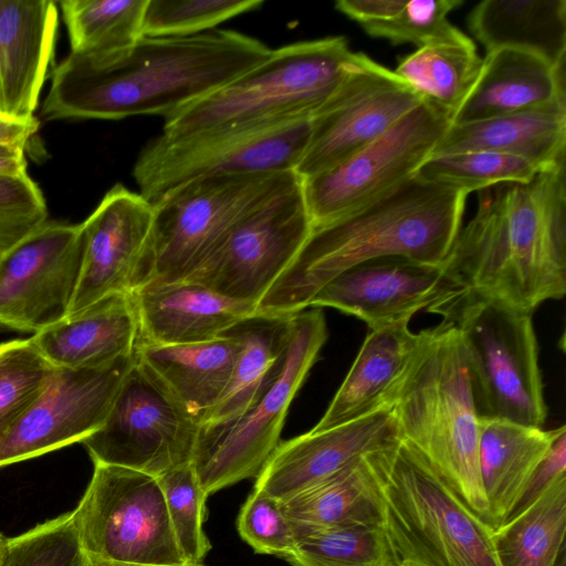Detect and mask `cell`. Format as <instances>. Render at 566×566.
<instances>
[{"label": "cell", "mask_w": 566, "mask_h": 566, "mask_svg": "<svg viewBox=\"0 0 566 566\" xmlns=\"http://www.w3.org/2000/svg\"><path fill=\"white\" fill-rule=\"evenodd\" d=\"M566 103L565 64L553 65L524 51L499 49L482 59L478 78L453 114L465 124Z\"/></svg>", "instance_id": "obj_23"}, {"label": "cell", "mask_w": 566, "mask_h": 566, "mask_svg": "<svg viewBox=\"0 0 566 566\" xmlns=\"http://www.w3.org/2000/svg\"><path fill=\"white\" fill-rule=\"evenodd\" d=\"M0 254H1V252H0Z\"/></svg>", "instance_id": "obj_49"}, {"label": "cell", "mask_w": 566, "mask_h": 566, "mask_svg": "<svg viewBox=\"0 0 566 566\" xmlns=\"http://www.w3.org/2000/svg\"><path fill=\"white\" fill-rule=\"evenodd\" d=\"M72 512L6 539L0 566H85Z\"/></svg>", "instance_id": "obj_41"}, {"label": "cell", "mask_w": 566, "mask_h": 566, "mask_svg": "<svg viewBox=\"0 0 566 566\" xmlns=\"http://www.w3.org/2000/svg\"><path fill=\"white\" fill-rule=\"evenodd\" d=\"M397 438L390 405L344 424L308 431L277 444L256 476L254 491L283 501Z\"/></svg>", "instance_id": "obj_20"}, {"label": "cell", "mask_w": 566, "mask_h": 566, "mask_svg": "<svg viewBox=\"0 0 566 566\" xmlns=\"http://www.w3.org/2000/svg\"><path fill=\"white\" fill-rule=\"evenodd\" d=\"M566 163L479 191L443 261L465 294L533 313L566 293Z\"/></svg>", "instance_id": "obj_2"}, {"label": "cell", "mask_w": 566, "mask_h": 566, "mask_svg": "<svg viewBox=\"0 0 566 566\" xmlns=\"http://www.w3.org/2000/svg\"><path fill=\"white\" fill-rule=\"evenodd\" d=\"M296 536L337 525L378 518L370 471L364 457L322 482L280 501Z\"/></svg>", "instance_id": "obj_33"}, {"label": "cell", "mask_w": 566, "mask_h": 566, "mask_svg": "<svg viewBox=\"0 0 566 566\" xmlns=\"http://www.w3.org/2000/svg\"><path fill=\"white\" fill-rule=\"evenodd\" d=\"M292 316L252 315L227 331L240 348L230 381L200 427L228 423L243 415L281 369L292 331Z\"/></svg>", "instance_id": "obj_30"}, {"label": "cell", "mask_w": 566, "mask_h": 566, "mask_svg": "<svg viewBox=\"0 0 566 566\" xmlns=\"http://www.w3.org/2000/svg\"><path fill=\"white\" fill-rule=\"evenodd\" d=\"M556 429L480 419L479 471L493 530L505 523Z\"/></svg>", "instance_id": "obj_27"}, {"label": "cell", "mask_w": 566, "mask_h": 566, "mask_svg": "<svg viewBox=\"0 0 566 566\" xmlns=\"http://www.w3.org/2000/svg\"><path fill=\"white\" fill-rule=\"evenodd\" d=\"M240 343L226 332L201 343L137 345V356L199 422L223 395Z\"/></svg>", "instance_id": "obj_28"}, {"label": "cell", "mask_w": 566, "mask_h": 566, "mask_svg": "<svg viewBox=\"0 0 566 566\" xmlns=\"http://www.w3.org/2000/svg\"><path fill=\"white\" fill-rule=\"evenodd\" d=\"M177 544L190 564L202 563L211 549L203 530L207 516V494L196 475L192 463L157 478Z\"/></svg>", "instance_id": "obj_39"}, {"label": "cell", "mask_w": 566, "mask_h": 566, "mask_svg": "<svg viewBox=\"0 0 566 566\" xmlns=\"http://www.w3.org/2000/svg\"><path fill=\"white\" fill-rule=\"evenodd\" d=\"M135 358L136 350L97 367H54L35 402L0 438V467L82 442L98 430Z\"/></svg>", "instance_id": "obj_17"}, {"label": "cell", "mask_w": 566, "mask_h": 566, "mask_svg": "<svg viewBox=\"0 0 566 566\" xmlns=\"http://www.w3.org/2000/svg\"><path fill=\"white\" fill-rule=\"evenodd\" d=\"M291 566H403L380 517L302 533Z\"/></svg>", "instance_id": "obj_35"}, {"label": "cell", "mask_w": 566, "mask_h": 566, "mask_svg": "<svg viewBox=\"0 0 566 566\" xmlns=\"http://www.w3.org/2000/svg\"><path fill=\"white\" fill-rule=\"evenodd\" d=\"M6 539L7 538H4L2 534H0V559H1V556H2V552H3Z\"/></svg>", "instance_id": "obj_48"}, {"label": "cell", "mask_w": 566, "mask_h": 566, "mask_svg": "<svg viewBox=\"0 0 566 566\" xmlns=\"http://www.w3.org/2000/svg\"><path fill=\"white\" fill-rule=\"evenodd\" d=\"M82 228L84 258L69 315L108 295L134 293L151 273L154 207L139 192L114 185Z\"/></svg>", "instance_id": "obj_18"}, {"label": "cell", "mask_w": 566, "mask_h": 566, "mask_svg": "<svg viewBox=\"0 0 566 566\" xmlns=\"http://www.w3.org/2000/svg\"><path fill=\"white\" fill-rule=\"evenodd\" d=\"M81 224L46 221L0 254V324L38 333L69 314L84 258Z\"/></svg>", "instance_id": "obj_16"}, {"label": "cell", "mask_w": 566, "mask_h": 566, "mask_svg": "<svg viewBox=\"0 0 566 566\" xmlns=\"http://www.w3.org/2000/svg\"><path fill=\"white\" fill-rule=\"evenodd\" d=\"M322 308L293 315L283 365L256 401L239 418L200 427L192 467L209 497L242 480L256 478L280 443L293 398L327 339Z\"/></svg>", "instance_id": "obj_10"}, {"label": "cell", "mask_w": 566, "mask_h": 566, "mask_svg": "<svg viewBox=\"0 0 566 566\" xmlns=\"http://www.w3.org/2000/svg\"><path fill=\"white\" fill-rule=\"evenodd\" d=\"M566 474V427L557 428L556 436L530 476L521 496L515 503L507 521L530 507L558 476Z\"/></svg>", "instance_id": "obj_44"}, {"label": "cell", "mask_w": 566, "mask_h": 566, "mask_svg": "<svg viewBox=\"0 0 566 566\" xmlns=\"http://www.w3.org/2000/svg\"><path fill=\"white\" fill-rule=\"evenodd\" d=\"M53 370L31 337L0 343V438L35 402Z\"/></svg>", "instance_id": "obj_38"}, {"label": "cell", "mask_w": 566, "mask_h": 566, "mask_svg": "<svg viewBox=\"0 0 566 566\" xmlns=\"http://www.w3.org/2000/svg\"><path fill=\"white\" fill-rule=\"evenodd\" d=\"M48 221L44 196L27 176H0V252L23 240Z\"/></svg>", "instance_id": "obj_43"}, {"label": "cell", "mask_w": 566, "mask_h": 566, "mask_svg": "<svg viewBox=\"0 0 566 566\" xmlns=\"http://www.w3.org/2000/svg\"><path fill=\"white\" fill-rule=\"evenodd\" d=\"M72 515L90 556L126 564H190L177 544L160 484L153 475L94 463Z\"/></svg>", "instance_id": "obj_11"}, {"label": "cell", "mask_w": 566, "mask_h": 566, "mask_svg": "<svg viewBox=\"0 0 566 566\" xmlns=\"http://www.w3.org/2000/svg\"><path fill=\"white\" fill-rule=\"evenodd\" d=\"M24 148L20 145L0 143V176L20 177L28 175Z\"/></svg>", "instance_id": "obj_46"}, {"label": "cell", "mask_w": 566, "mask_h": 566, "mask_svg": "<svg viewBox=\"0 0 566 566\" xmlns=\"http://www.w3.org/2000/svg\"><path fill=\"white\" fill-rule=\"evenodd\" d=\"M468 25L486 53L513 49L556 66L566 62L565 0H484L469 13Z\"/></svg>", "instance_id": "obj_29"}, {"label": "cell", "mask_w": 566, "mask_h": 566, "mask_svg": "<svg viewBox=\"0 0 566 566\" xmlns=\"http://www.w3.org/2000/svg\"><path fill=\"white\" fill-rule=\"evenodd\" d=\"M354 52L345 36L302 41L165 117L163 135L313 115L343 81Z\"/></svg>", "instance_id": "obj_6"}, {"label": "cell", "mask_w": 566, "mask_h": 566, "mask_svg": "<svg viewBox=\"0 0 566 566\" xmlns=\"http://www.w3.org/2000/svg\"><path fill=\"white\" fill-rule=\"evenodd\" d=\"M490 150L526 158L542 169L566 163V103L465 124H450L431 156Z\"/></svg>", "instance_id": "obj_26"}, {"label": "cell", "mask_w": 566, "mask_h": 566, "mask_svg": "<svg viewBox=\"0 0 566 566\" xmlns=\"http://www.w3.org/2000/svg\"><path fill=\"white\" fill-rule=\"evenodd\" d=\"M39 119L15 120L0 114V143L25 147L29 139L39 129Z\"/></svg>", "instance_id": "obj_45"}, {"label": "cell", "mask_w": 566, "mask_h": 566, "mask_svg": "<svg viewBox=\"0 0 566 566\" xmlns=\"http://www.w3.org/2000/svg\"><path fill=\"white\" fill-rule=\"evenodd\" d=\"M137 345H179L216 339L255 315L258 304L224 296L198 282L147 283L130 294Z\"/></svg>", "instance_id": "obj_22"}, {"label": "cell", "mask_w": 566, "mask_h": 566, "mask_svg": "<svg viewBox=\"0 0 566 566\" xmlns=\"http://www.w3.org/2000/svg\"><path fill=\"white\" fill-rule=\"evenodd\" d=\"M468 195L413 175L364 206L313 227L256 313L295 315L327 282L369 260L399 256L443 263L462 228Z\"/></svg>", "instance_id": "obj_3"}, {"label": "cell", "mask_w": 566, "mask_h": 566, "mask_svg": "<svg viewBox=\"0 0 566 566\" xmlns=\"http://www.w3.org/2000/svg\"><path fill=\"white\" fill-rule=\"evenodd\" d=\"M380 521L403 566H500L494 530L401 439L364 455Z\"/></svg>", "instance_id": "obj_5"}, {"label": "cell", "mask_w": 566, "mask_h": 566, "mask_svg": "<svg viewBox=\"0 0 566 566\" xmlns=\"http://www.w3.org/2000/svg\"><path fill=\"white\" fill-rule=\"evenodd\" d=\"M465 293L444 263L388 256L359 263L327 282L308 307H332L364 321L369 329L438 313Z\"/></svg>", "instance_id": "obj_19"}, {"label": "cell", "mask_w": 566, "mask_h": 566, "mask_svg": "<svg viewBox=\"0 0 566 566\" xmlns=\"http://www.w3.org/2000/svg\"><path fill=\"white\" fill-rule=\"evenodd\" d=\"M481 65L473 41L454 27L402 57L394 72L423 101L452 118L474 85Z\"/></svg>", "instance_id": "obj_31"}, {"label": "cell", "mask_w": 566, "mask_h": 566, "mask_svg": "<svg viewBox=\"0 0 566 566\" xmlns=\"http://www.w3.org/2000/svg\"><path fill=\"white\" fill-rule=\"evenodd\" d=\"M31 339L54 367H97L129 356L138 344L132 295H108L35 333Z\"/></svg>", "instance_id": "obj_25"}, {"label": "cell", "mask_w": 566, "mask_h": 566, "mask_svg": "<svg viewBox=\"0 0 566 566\" xmlns=\"http://www.w3.org/2000/svg\"><path fill=\"white\" fill-rule=\"evenodd\" d=\"M85 566H169V565H143V564L117 563V562L105 560V559L90 556L86 554V565ZM180 566H206V565L200 563V564H185V565H180Z\"/></svg>", "instance_id": "obj_47"}, {"label": "cell", "mask_w": 566, "mask_h": 566, "mask_svg": "<svg viewBox=\"0 0 566 566\" xmlns=\"http://www.w3.org/2000/svg\"><path fill=\"white\" fill-rule=\"evenodd\" d=\"M271 48L233 30L180 38L143 36L111 55L70 52L51 71L43 120H117L167 115L219 90L265 61Z\"/></svg>", "instance_id": "obj_1"}, {"label": "cell", "mask_w": 566, "mask_h": 566, "mask_svg": "<svg viewBox=\"0 0 566 566\" xmlns=\"http://www.w3.org/2000/svg\"><path fill=\"white\" fill-rule=\"evenodd\" d=\"M543 170L535 163L490 150H464L430 156L415 176L468 193L506 182H527Z\"/></svg>", "instance_id": "obj_37"}, {"label": "cell", "mask_w": 566, "mask_h": 566, "mask_svg": "<svg viewBox=\"0 0 566 566\" xmlns=\"http://www.w3.org/2000/svg\"><path fill=\"white\" fill-rule=\"evenodd\" d=\"M451 124L422 102L382 135L331 168L301 178L313 227L333 221L412 177Z\"/></svg>", "instance_id": "obj_13"}, {"label": "cell", "mask_w": 566, "mask_h": 566, "mask_svg": "<svg viewBox=\"0 0 566 566\" xmlns=\"http://www.w3.org/2000/svg\"><path fill=\"white\" fill-rule=\"evenodd\" d=\"M262 4V0H148L143 35L180 38L205 33Z\"/></svg>", "instance_id": "obj_40"}, {"label": "cell", "mask_w": 566, "mask_h": 566, "mask_svg": "<svg viewBox=\"0 0 566 566\" xmlns=\"http://www.w3.org/2000/svg\"><path fill=\"white\" fill-rule=\"evenodd\" d=\"M312 228L300 179L243 218L186 280L258 304L296 258Z\"/></svg>", "instance_id": "obj_14"}, {"label": "cell", "mask_w": 566, "mask_h": 566, "mask_svg": "<svg viewBox=\"0 0 566 566\" xmlns=\"http://www.w3.org/2000/svg\"><path fill=\"white\" fill-rule=\"evenodd\" d=\"M566 474L493 532L500 566H566Z\"/></svg>", "instance_id": "obj_32"}, {"label": "cell", "mask_w": 566, "mask_h": 566, "mask_svg": "<svg viewBox=\"0 0 566 566\" xmlns=\"http://www.w3.org/2000/svg\"><path fill=\"white\" fill-rule=\"evenodd\" d=\"M147 1H61L71 52L111 55L133 48L144 36L143 20Z\"/></svg>", "instance_id": "obj_36"}, {"label": "cell", "mask_w": 566, "mask_h": 566, "mask_svg": "<svg viewBox=\"0 0 566 566\" xmlns=\"http://www.w3.org/2000/svg\"><path fill=\"white\" fill-rule=\"evenodd\" d=\"M237 530L256 554L283 558L296 543L295 527L280 502L254 490L239 511Z\"/></svg>", "instance_id": "obj_42"}, {"label": "cell", "mask_w": 566, "mask_h": 566, "mask_svg": "<svg viewBox=\"0 0 566 566\" xmlns=\"http://www.w3.org/2000/svg\"><path fill=\"white\" fill-rule=\"evenodd\" d=\"M200 422L137 356L98 430L82 443L93 463L158 478L192 463Z\"/></svg>", "instance_id": "obj_12"}, {"label": "cell", "mask_w": 566, "mask_h": 566, "mask_svg": "<svg viewBox=\"0 0 566 566\" xmlns=\"http://www.w3.org/2000/svg\"><path fill=\"white\" fill-rule=\"evenodd\" d=\"M2 115V114H1Z\"/></svg>", "instance_id": "obj_50"}, {"label": "cell", "mask_w": 566, "mask_h": 566, "mask_svg": "<svg viewBox=\"0 0 566 566\" xmlns=\"http://www.w3.org/2000/svg\"><path fill=\"white\" fill-rule=\"evenodd\" d=\"M312 115L221 126L150 140L133 177L151 205L176 187L202 177L294 170L307 146Z\"/></svg>", "instance_id": "obj_8"}, {"label": "cell", "mask_w": 566, "mask_h": 566, "mask_svg": "<svg viewBox=\"0 0 566 566\" xmlns=\"http://www.w3.org/2000/svg\"><path fill=\"white\" fill-rule=\"evenodd\" d=\"M463 0H339L335 9L374 38L418 48L448 33V15Z\"/></svg>", "instance_id": "obj_34"}, {"label": "cell", "mask_w": 566, "mask_h": 566, "mask_svg": "<svg viewBox=\"0 0 566 566\" xmlns=\"http://www.w3.org/2000/svg\"><path fill=\"white\" fill-rule=\"evenodd\" d=\"M437 314L461 335L479 418L542 427L547 407L532 314L465 293Z\"/></svg>", "instance_id": "obj_7"}, {"label": "cell", "mask_w": 566, "mask_h": 566, "mask_svg": "<svg viewBox=\"0 0 566 566\" xmlns=\"http://www.w3.org/2000/svg\"><path fill=\"white\" fill-rule=\"evenodd\" d=\"M422 102L394 71L354 53L335 92L312 115L311 135L295 168L324 171L369 144Z\"/></svg>", "instance_id": "obj_15"}, {"label": "cell", "mask_w": 566, "mask_h": 566, "mask_svg": "<svg viewBox=\"0 0 566 566\" xmlns=\"http://www.w3.org/2000/svg\"><path fill=\"white\" fill-rule=\"evenodd\" d=\"M409 321L369 329L350 369L323 417L317 432L361 418L388 406L421 342Z\"/></svg>", "instance_id": "obj_24"}, {"label": "cell", "mask_w": 566, "mask_h": 566, "mask_svg": "<svg viewBox=\"0 0 566 566\" xmlns=\"http://www.w3.org/2000/svg\"><path fill=\"white\" fill-rule=\"evenodd\" d=\"M300 179L294 170L209 176L168 191L153 205V265L147 283L191 276L243 218Z\"/></svg>", "instance_id": "obj_9"}, {"label": "cell", "mask_w": 566, "mask_h": 566, "mask_svg": "<svg viewBox=\"0 0 566 566\" xmlns=\"http://www.w3.org/2000/svg\"><path fill=\"white\" fill-rule=\"evenodd\" d=\"M421 333V342L389 402L398 438L491 526L479 471L480 418L461 335L446 318Z\"/></svg>", "instance_id": "obj_4"}, {"label": "cell", "mask_w": 566, "mask_h": 566, "mask_svg": "<svg viewBox=\"0 0 566 566\" xmlns=\"http://www.w3.org/2000/svg\"><path fill=\"white\" fill-rule=\"evenodd\" d=\"M56 2L0 0V114L31 120L54 67Z\"/></svg>", "instance_id": "obj_21"}]
</instances>
